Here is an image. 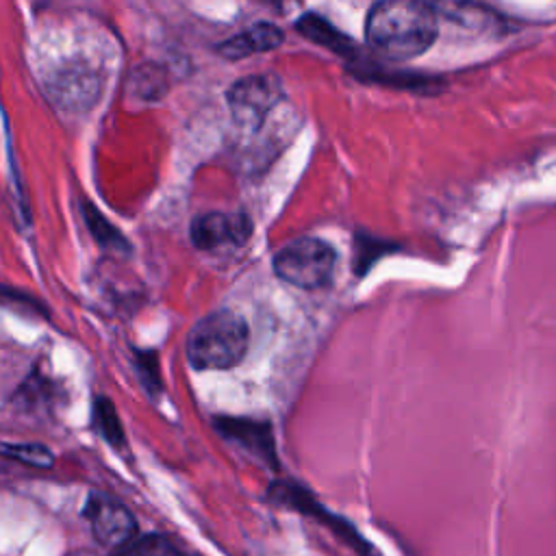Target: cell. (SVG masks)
I'll use <instances>...</instances> for the list:
<instances>
[{
    "instance_id": "7",
    "label": "cell",
    "mask_w": 556,
    "mask_h": 556,
    "mask_svg": "<svg viewBox=\"0 0 556 556\" xmlns=\"http://www.w3.org/2000/svg\"><path fill=\"white\" fill-rule=\"evenodd\" d=\"M282 41H285V33L276 24L261 22L217 43V52L226 59H243L256 52L276 50L278 46H282Z\"/></svg>"
},
{
    "instance_id": "4",
    "label": "cell",
    "mask_w": 556,
    "mask_h": 556,
    "mask_svg": "<svg viewBox=\"0 0 556 556\" xmlns=\"http://www.w3.org/2000/svg\"><path fill=\"white\" fill-rule=\"evenodd\" d=\"M226 100L235 124L248 132H256L280 104L282 80L274 72L243 76L230 85Z\"/></svg>"
},
{
    "instance_id": "5",
    "label": "cell",
    "mask_w": 556,
    "mask_h": 556,
    "mask_svg": "<svg viewBox=\"0 0 556 556\" xmlns=\"http://www.w3.org/2000/svg\"><path fill=\"white\" fill-rule=\"evenodd\" d=\"M254 224L243 211H211L198 215L189 226V239L198 250L241 248L252 237Z\"/></svg>"
},
{
    "instance_id": "14",
    "label": "cell",
    "mask_w": 556,
    "mask_h": 556,
    "mask_svg": "<svg viewBox=\"0 0 556 556\" xmlns=\"http://www.w3.org/2000/svg\"><path fill=\"white\" fill-rule=\"evenodd\" d=\"M137 371L141 374L143 384L148 391L154 395L161 391V380H159V367H156V354L154 352H137Z\"/></svg>"
},
{
    "instance_id": "12",
    "label": "cell",
    "mask_w": 556,
    "mask_h": 556,
    "mask_svg": "<svg viewBox=\"0 0 556 556\" xmlns=\"http://www.w3.org/2000/svg\"><path fill=\"white\" fill-rule=\"evenodd\" d=\"M115 556H182L178 547L159 534H146L139 539H132L128 545L115 552Z\"/></svg>"
},
{
    "instance_id": "8",
    "label": "cell",
    "mask_w": 556,
    "mask_h": 556,
    "mask_svg": "<svg viewBox=\"0 0 556 556\" xmlns=\"http://www.w3.org/2000/svg\"><path fill=\"white\" fill-rule=\"evenodd\" d=\"M295 30L306 37L308 41L324 46L341 56H356V43L341 33L332 22H328L324 15L319 13H304L298 22H295Z\"/></svg>"
},
{
    "instance_id": "9",
    "label": "cell",
    "mask_w": 556,
    "mask_h": 556,
    "mask_svg": "<svg viewBox=\"0 0 556 556\" xmlns=\"http://www.w3.org/2000/svg\"><path fill=\"white\" fill-rule=\"evenodd\" d=\"M217 428L224 437L239 441L245 447H252L258 454H269L274 452L271 445V434L267 430L265 424H256V421H248V419H219Z\"/></svg>"
},
{
    "instance_id": "3",
    "label": "cell",
    "mask_w": 556,
    "mask_h": 556,
    "mask_svg": "<svg viewBox=\"0 0 556 556\" xmlns=\"http://www.w3.org/2000/svg\"><path fill=\"white\" fill-rule=\"evenodd\" d=\"M274 274L300 289H324L330 285L337 267V250L317 237L289 241L274 254Z\"/></svg>"
},
{
    "instance_id": "6",
    "label": "cell",
    "mask_w": 556,
    "mask_h": 556,
    "mask_svg": "<svg viewBox=\"0 0 556 556\" xmlns=\"http://www.w3.org/2000/svg\"><path fill=\"white\" fill-rule=\"evenodd\" d=\"M85 517L89 519L91 532L98 539V543H102L104 547H115L122 549L124 545H128L137 532L135 519L132 515L113 497L102 495V493H93L87 500L85 506Z\"/></svg>"
},
{
    "instance_id": "11",
    "label": "cell",
    "mask_w": 556,
    "mask_h": 556,
    "mask_svg": "<svg viewBox=\"0 0 556 556\" xmlns=\"http://www.w3.org/2000/svg\"><path fill=\"white\" fill-rule=\"evenodd\" d=\"M93 421L102 434V439H106L113 447H122L124 445V428L119 424V417L115 413V406L111 404L109 397H98L93 404Z\"/></svg>"
},
{
    "instance_id": "2",
    "label": "cell",
    "mask_w": 556,
    "mask_h": 556,
    "mask_svg": "<svg viewBox=\"0 0 556 556\" xmlns=\"http://www.w3.org/2000/svg\"><path fill=\"white\" fill-rule=\"evenodd\" d=\"M250 330L235 311H215L187 334V361L193 369H230L248 352Z\"/></svg>"
},
{
    "instance_id": "13",
    "label": "cell",
    "mask_w": 556,
    "mask_h": 556,
    "mask_svg": "<svg viewBox=\"0 0 556 556\" xmlns=\"http://www.w3.org/2000/svg\"><path fill=\"white\" fill-rule=\"evenodd\" d=\"M4 454L22 460L26 465H35V467H50L54 463L50 450L43 445H37V443H15V445L7 443Z\"/></svg>"
},
{
    "instance_id": "1",
    "label": "cell",
    "mask_w": 556,
    "mask_h": 556,
    "mask_svg": "<svg viewBox=\"0 0 556 556\" xmlns=\"http://www.w3.org/2000/svg\"><path fill=\"white\" fill-rule=\"evenodd\" d=\"M439 13L421 0H382L365 17L369 48L389 61H408L424 54L437 39Z\"/></svg>"
},
{
    "instance_id": "10",
    "label": "cell",
    "mask_w": 556,
    "mask_h": 556,
    "mask_svg": "<svg viewBox=\"0 0 556 556\" xmlns=\"http://www.w3.org/2000/svg\"><path fill=\"white\" fill-rule=\"evenodd\" d=\"M80 213H83V217H85V224H87L89 232L93 235V239H96L102 248H106V250H111V252H117V254L130 250L126 237H124L111 222H106V219L98 213V208H96L91 202H83Z\"/></svg>"
}]
</instances>
